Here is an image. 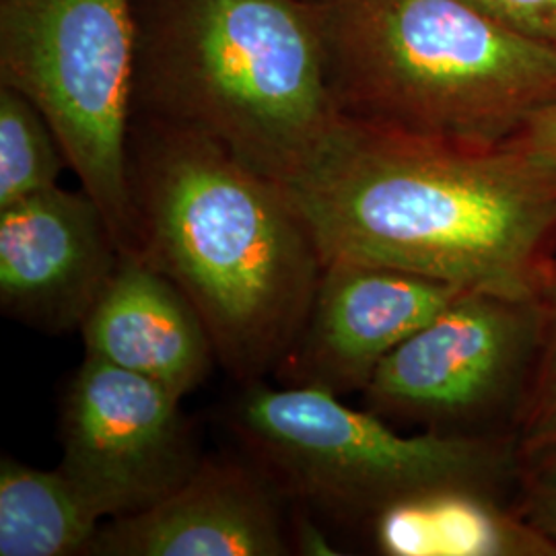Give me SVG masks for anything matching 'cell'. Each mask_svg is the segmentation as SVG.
Returning <instances> with one entry per match:
<instances>
[{
  "label": "cell",
  "instance_id": "cell-1",
  "mask_svg": "<svg viewBox=\"0 0 556 556\" xmlns=\"http://www.w3.org/2000/svg\"><path fill=\"white\" fill-rule=\"evenodd\" d=\"M324 264L357 260L509 298L544 295L556 264V167L338 119L289 186Z\"/></svg>",
  "mask_w": 556,
  "mask_h": 556
},
{
  "label": "cell",
  "instance_id": "cell-2",
  "mask_svg": "<svg viewBox=\"0 0 556 556\" xmlns=\"http://www.w3.org/2000/svg\"><path fill=\"white\" fill-rule=\"evenodd\" d=\"M128 186L135 256L190 299L239 386L270 379L324 270L289 188L204 135L140 114L128 135Z\"/></svg>",
  "mask_w": 556,
  "mask_h": 556
},
{
  "label": "cell",
  "instance_id": "cell-3",
  "mask_svg": "<svg viewBox=\"0 0 556 556\" xmlns=\"http://www.w3.org/2000/svg\"><path fill=\"white\" fill-rule=\"evenodd\" d=\"M135 114L194 130L289 186L340 116L305 0H135Z\"/></svg>",
  "mask_w": 556,
  "mask_h": 556
},
{
  "label": "cell",
  "instance_id": "cell-4",
  "mask_svg": "<svg viewBox=\"0 0 556 556\" xmlns=\"http://www.w3.org/2000/svg\"><path fill=\"white\" fill-rule=\"evenodd\" d=\"M340 118L503 147L556 101V52L464 0H312Z\"/></svg>",
  "mask_w": 556,
  "mask_h": 556
},
{
  "label": "cell",
  "instance_id": "cell-5",
  "mask_svg": "<svg viewBox=\"0 0 556 556\" xmlns=\"http://www.w3.org/2000/svg\"><path fill=\"white\" fill-rule=\"evenodd\" d=\"M225 422L293 507L340 528L363 532L397 503L447 489L516 497V435H404L342 396L270 379L239 386Z\"/></svg>",
  "mask_w": 556,
  "mask_h": 556
},
{
  "label": "cell",
  "instance_id": "cell-6",
  "mask_svg": "<svg viewBox=\"0 0 556 556\" xmlns=\"http://www.w3.org/2000/svg\"><path fill=\"white\" fill-rule=\"evenodd\" d=\"M135 64V0H0V85L50 122L124 254H137L128 186Z\"/></svg>",
  "mask_w": 556,
  "mask_h": 556
},
{
  "label": "cell",
  "instance_id": "cell-7",
  "mask_svg": "<svg viewBox=\"0 0 556 556\" xmlns=\"http://www.w3.org/2000/svg\"><path fill=\"white\" fill-rule=\"evenodd\" d=\"M542 332V299L464 291L379 365L363 406L429 433L519 438Z\"/></svg>",
  "mask_w": 556,
  "mask_h": 556
},
{
  "label": "cell",
  "instance_id": "cell-8",
  "mask_svg": "<svg viewBox=\"0 0 556 556\" xmlns=\"http://www.w3.org/2000/svg\"><path fill=\"white\" fill-rule=\"evenodd\" d=\"M59 468L101 521L174 493L202 459L181 397L85 355L60 402Z\"/></svg>",
  "mask_w": 556,
  "mask_h": 556
},
{
  "label": "cell",
  "instance_id": "cell-9",
  "mask_svg": "<svg viewBox=\"0 0 556 556\" xmlns=\"http://www.w3.org/2000/svg\"><path fill=\"white\" fill-rule=\"evenodd\" d=\"M464 291L470 289L394 266L326 262L307 316L270 381L363 394L379 365Z\"/></svg>",
  "mask_w": 556,
  "mask_h": 556
},
{
  "label": "cell",
  "instance_id": "cell-10",
  "mask_svg": "<svg viewBox=\"0 0 556 556\" xmlns=\"http://www.w3.org/2000/svg\"><path fill=\"white\" fill-rule=\"evenodd\" d=\"M122 256L83 188L56 186L0 208L2 316L50 337L80 330Z\"/></svg>",
  "mask_w": 556,
  "mask_h": 556
},
{
  "label": "cell",
  "instance_id": "cell-11",
  "mask_svg": "<svg viewBox=\"0 0 556 556\" xmlns=\"http://www.w3.org/2000/svg\"><path fill=\"white\" fill-rule=\"evenodd\" d=\"M289 501L243 452L202 456L174 493L101 521L87 556L295 555Z\"/></svg>",
  "mask_w": 556,
  "mask_h": 556
},
{
  "label": "cell",
  "instance_id": "cell-12",
  "mask_svg": "<svg viewBox=\"0 0 556 556\" xmlns=\"http://www.w3.org/2000/svg\"><path fill=\"white\" fill-rule=\"evenodd\" d=\"M79 332L87 355L151 379L181 400L219 365L215 342L190 299L135 254L122 256Z\"/></svg>",
  "mask_w": 556,
  "mask_h": 556
},
{
  "label": "cell",
  "instance_id": "cell-13",
  "mask_svg": "<svg viewBox=\"0 0 556 556\" xmlns=\"http://www.w3.org/2000/svg\"><path fill=\"white\" fill-rule=\"evenodd\" d=\"M363 532L386 556H556L511 498L466 489L397 503Z\"/></svg>",
  "mask_w": 556,
  "mask_h": 556
},
{
  "label": "cell",
  "instance_id": "cell-14",
  "mask_svg": "<svg viewBox=\"0 0 556 556\" xmlns=\"http://www.w3.org/2000/svg\"><path fill=\"white\" fill-rule=\"evenodd\" d=\"M101 526L59 466L0 459V556H87Z\"/></svg>",
  "mask_w": 556,
  "mask_h": 556
},
{
  "label": "cell",
  "instance_id": "cell-15",
  "mask_svg": "<svg viewBox=\"0 0 556 556\" xmlns=\"http://www.w3.org/2000/svg\"><path fill=\"white\" fill-rule=\"evenodd\" d=\"M66 167L59 139L36 103L0 85V208L56 188Z\"/></svg>",
  "mask_w": 556,
  "mask_h": 556
},
{
  "label": "cell",
  "instance_id": "cell-16",
  "mask_svg": "<svg viewBox=\"0 0 556 556\" xmlns=\"http://www.w3.org/2000/svg\"><path fill=\"white\" fill-rule=\"evenodd\" d=\"M544 332L534 390L519 429V447H534L556 435V264L542 295Z\"/></svg>",
  "mask_w": 556,
  "mask_h": 556
},
{
  "label": "cell",
  "instance_id": "cell-17",
  "mask_svg": "<svg viewBox=\"0 0 556 556\" xmlns=\"http://www.w3.org/2000/svg\"><path fill=\"white\" fill-rule=\"evenodd\" d=\"M514 505L556 546V435L534 447H519Z\"/></svg>",
  "mask_w": 556,
  "mask_h": 556
},
{
  "label": "cell",
  "instance_id": "cell-18",
  "mask_svg": "<svg viewBox=\"0 0 556 556\" xmlns=\"http://www.w3.org/2000/svg\"><path fill=\"white\" fill-rule=\"evenodd\" d=\"M507 29L556 52V0H464Z\"/></svg>",
  "mask_w": 556,
  "mask_h": 556
},
{
  "label": "cell",
  "instance_id": "cell-19",
  "mask_svg": "<svg viewBox=\"0 0 556 556\" xmlns=\"http://www.w3.org/2000/svg\"><path fill=\"white\" fill-rule=\"evenodd\" d=\"M530 157L556 167V101L540 110L516 139L509 142Z\"/></svg>",
  "mask_w": 556,
  "mask_h": 556
},
{
  "label": "cell",
  "instance_id": "cell-20",
  "mask_svg": "<svg viewBox=\"0 0 556 556\" xmlns=\"http://www.w3.org/2000/svg\"><path fill=\"white\" fill-rule=\"evenodd\" d=\"M305 2H312V0H305Z\"/></svg>",
  "mask_w": 556,
  "mask_h": 556
}]
</instances>
